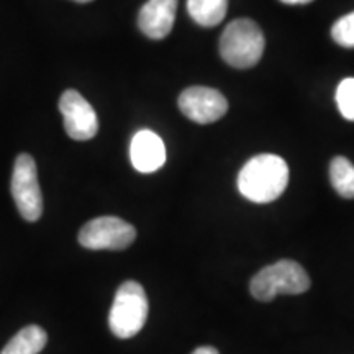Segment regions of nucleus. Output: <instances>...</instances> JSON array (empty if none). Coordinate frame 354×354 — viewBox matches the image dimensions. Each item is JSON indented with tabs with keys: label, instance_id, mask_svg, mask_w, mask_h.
<instances>
[{
	"label": "nucleus",
	"instance_id": "16",
	"mask_svg": "<svg viewBox=\"0 0 354 354\" xmlns=\"http://www.w3.org/2000/svg\"><path fill=\"white\" fill-rule=\"evenodd\" d=\"M192 354H218V351L214 346H201L197 348Z\"/></svg>",
	"mask_w": 354,
	"mask_h": 354
},
{
	"label": "nucleus",
	"instance_id": "1",
	"mask_svg": "<svg viewBox=\"0 0 354 354\" xmlns=\"http://www.w3.org/2000/svg\"><path fill=\"white\" fill-rule=\"evenodd\" d=\"M289 184V166L276 154H258L243 166L238 174V189L248 201L274 202Z\"/></svg>",
	"mask_w": 354,
	"mask_h": 354
},
{
	"label": "nucleus",
	"instance_id": "8",
	"mask_svg": "<svg viewBox=\"0 0 354 354\" xmlns=\"http://www.w3.org/2000/svg\"><path fill=\"white\" fill-rule=\"evenodd\" d=\"M59 110L63 113L66 133L76 141L92 140L99 131V120L95 110L74 88L66 91L59 99Z\"/></svg>",
	"mask_w": 354,
	"mask_h": 354
},
{
	"label": "nucleus",
	"instance_id": "17",
	"mask_svg": "<svg viewBox=\"0 0 354 354\" xmlns=\"http://www.w3.org/2000/svg\"><path fill=\"white\" fill-rule=\"evenodd\" d=\"M281 2L289 3V6H304V3H310L313 0H281Z\"/></svg>",
	"mask_w": 354,
	"mask_h": 354
},
{
	"label": "nucleus",
	"instance_id": "14",
	"mask_svg": "<svg viewBox=\"0 0 354 354\" xmlns=\"http://www.w3.org/2000/svg\"><path fill=\"white\" fill-rule=\"evenodd\" d=\"M336 105L346 120L354 122V77L339 82L336 88Z\"/></svg>",
	"mask_w": 354,
	"mask_h": 354
},
{
	"label": "nucleus",
	"instance_id": "3",
	"mask_svg": "<svg viewBox=\"0 0 354 354\" xmlns=\"http://www.w3.org/2000/svg\"><path fill=\"white\" fill-rule=\"evenodd\" d=\"M310 289V277L299 263L292 259L266 266L250 282V292L261 302H271L281 294H304Z\"/></svg>",
	"mask_w": 354,
	"mask_h": 354
},
{
	"label": "nucleus",
	"instance_id": "4",
	"mask_svg": "<svg viewBox=\"0 0 354 354\" xmlns=\"http://www.w3.org/2000/svg\"><path fill=\"white\" fill-rule=\"evenodd\" d=\"M149 305L143 286L136 281H127L118 287L109 313L110 331L120 339L138 335L148 318Z\"/></svg>",
	"mask_w": 354,
	"mask_h": 354
},
{
	"label": "nucleus",
	"instance_id": "2",
	"mask_svg": "<svg viewBox=\"0 0 354 354\" xmlns=\"http://www.w3.org/2000/svg\"><path fill=\"white\" fill-rule=\"evenodd\" d=\"M264 35L256 21L238 19L230 21L220 38L223 61L233 68L248 69L259 63L264 53Z\"/></svg>",
	"mask_w": 354,
	"mask_h": 354
},
{
	"label": "nucleus",
	"instance_id": "10",
	"mask_svg": "<svg viewBox=\"0 0 354 354\" xmlns=\"http://www.w3.org/2000/svg\"><path fill=\"white\" fill-rule=\"evenodd\" d=\"M176 10L177 0H148L138 15L140 30L151 39L166 38L174 25Z\"/></svg>",
	"mask_w": 354,
	"mask_h": 354
},
{
	"label": "nucleus",
	"instance_id": "7",
	"mask_svg": "<svg viewBox=\"0 0 354 354\" xmlns=\"http://www.w3.org/2000/svg\"><path fill=\"white\" fill-rule=\"evenodd\" d=\"M179 109L189 120L207 125L228 112V102L220 91L210 87H189L179 95Z\"/></svg>",
	"mask_w": 354,
	"mask_h": 354
},
{
	"label": "nucleus",
	"instance_id": "6",
	"mask_svg": "<svg viewBox=\"0 0 354 354\" xmlns=\"http://www.w3.org/2000/svg\"><path fill=\"white\" fill-rule=\"evenodd\" d=\"M77 240L87 250L122 251L136 240V230L118 216H99L84 225Z\"/></svg>",
	"mask_w": 354,
	"mask_h": 354
},
{
	"label": "nucleus",
	"instance_id": "12",
	"mask_svg": "<svg viewBox=\"0 0 354 354\" xmlns=\"http://www.w3.org/2000/svg\"><path fill=\"white\" fill-rule=\"evenodd\" d=\"M187 10L197 25L215 26L227 15L228 0H187Z\"/></svg>",
	"mask_w": 354,
	"mask_h": 354
},
{
	"label": "nucleus",
	"instance_id": "9",
	"mask_svg": "<svg viewBox=\"0 0 354 354\" xmlns=\"http://www.w3.org/2000/svg\"><path fill=\"white\" fill-rule=\"evenodd\" d=\"M131 165L138 172L151 174L166 162V148L162 140L151 130H140L130 145Z\"/></svg>",
	"mask_w": 354,
	"mask_h": 354
},
{
	"label": "nucleus",
	"instance_id": "13",
	"mask_svg": "<svg viewBox=\"0 0 354 354\" xmlns=\"http://www.w3.org/2000/svg\"><path fill=\"white\" fill-rule=\"evenodd\" d=\"M330 180L338 196L354 198V165L348 158H333L330 162Z\"/></svg>",
	"mask_w": 354,
	"mask_h": 354
},
{
	"label": "nucleus",
	"instance_id": "18",
	"mask_svg": "<svg viewBox=\"0 0 354 354\" xmlns=\"http://www.w3.org/2000/svg\"><path fill=\"white\" fill-rule=\"evenodd\" d=\"M74 2H79V3H87V2H92V0H74Z\"/></svg>",
	"mask_w": 354,
	"mask_h": 354
},
{
	"label": "nucleus",
	"instance_id": "5",
	"mask_svg": "<svg viewBox=\"0 0 354 354\" xmlns=\"http://www.w3.org/2000/svg\"><path fill=\"white\" fill-rule=\"evenodd\" d=\"M12 196L24 220H39L43 215V196L38 183L37 162L26 153L20 154L13 166Z\"/></svg>",
	"mask_w": 354,
	"mask_h": 354
},
{
	"label": "nucleus",
	"instance_id": "11",
	"mask_svg": "<svg viewBox=\"0 0 354 354\" xmlns=\"http://www.w3.org/2000/svg\"><path fill=\"white\" fill-rule=\"evenodd\" d=\"M46 331L38 325H30L13 336L0 354H39L46 346Z\"/></svg>",
	"mask_w": 354,
	"mask_h": 354
},
{
	"label": "nucleus",
	"instance_id": "15",
	"mask_svg": "<svg viewBox=\"0 0 354 354\" xmlns=\"http://www.w3.org/2000/svg\"><path fill=\"white\" fill-rule=\"evenodd\" d=\"M331 38L335 39L339 46L349 48L353 50L354 48V12L348 13L335 21V25L331 26Z\"/></svg>",
	"mask_w": 354,
	"mask_h": 354
}]
</instances>
